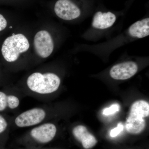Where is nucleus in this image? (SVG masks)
Returning a JSON list of instances; mask_svg holds the SVG:
<instances>
[{
	"mask_svg": "<svg viewBox=\"0 0 149 149\" xmlns=\"http://www.w3.org/2000/svg\"><path fill=\"white\" fill-rule=\"evenodd\" d=\"M27 85L31 91L40 94L54 93L58 89L61 80L56 74L51 72L42 74L32 73L27 79Z\"/></svg>",
	"mask_w": 149,
	"mask_h": 149,
	"instance_id": "obj_1",
	"label": "nucleus"
},
{
	"mask_svg": "<svg viewBox=\"0 0 149 149\" xmlns=\"http://www.w3.org/2000/svg\"><path fill=\"white\" fill-rule=\"evenodd\" d=\"M28 39L21 34L13 35L5 40L2 46L3 57L8 62L16 61L19 54L27 52L29 48Z\"/></svg>",
	"mask_w": 149,
	"mask_h": 149,
	"instance_id": "obj_2",
	"label": "nucleus"
},
{
	"mask_svg": "<svg viewBox=\"0 0 149 149\" xmlns=\"http://www.w3.org/2000/svg\"><path fill=\"white\" fill-rule=\"evenodd\" d=\"M34 45L36 54L42 58H47L53 52V40L49 33L46 30L37 33L34 38Z\"/></svg>",
	"mask_w": 149,
	"mask_h": 149,
	"instance_id": "obj_3",
	"label": "nucleus"
},
{
	"mask_svg": "<svg viewBox=\"0 0 149 149\" xmlns=\"http://www.w3.org/2000/svg\"><path fill=\"white\" fill-rule=\"evenodd\" d=\"M46 115L45 111L42 109H32L18 116L15 118V123L20 128L37 125L44 120Z\"/></svg>",
	"mask_w": 149,
	"mask_h": 149,
	"instance_id": "obj_4",
	"label": "nucleus"
},
{
	"mask_svg": "<svg viewBox=\"0 0 149 149\" xmlns=\"http://www.w3.org/2000/svg\"><path fill=\"white\" fill-rule=\"evenodd\" d=\"M57 16L65 20H71L79 17L80 8L70 0H58L54 6Z\"/></svg>",
	"mask_w": 149,
	"mask_h": 149,
	"instance_id": "obj_5",
	"label": "nucleus"
},
{
	"mask_svg": "<svg viewBox=\"0 0 149 149\" xmlns=\"http://www.w3.org/2000/svg\"><path fill=\"white\" fill-rule=\"evenodd\" d=\"M138 70V65L136 63L125 62L113 66L110 70V75L115 80H127L135 75Z\"/></svg>",
	"mask_w": 149,
	"mask_h": 149,
	"instance_id": "obj_6",
	"label": "nucleus"
},
{
	"mask_svg": "<svg viewBox=\"0 0 149 149\" xmlns=\"http://www.w3.org/2000/svg\"><path fill=\"white\" fill-rule=\"evenodd\" d=\"M57 129L55 125L51 123H46L33 128L31 131L32 138L38 142L47 143L54 138Z\"/></svg>",
	"mask_w": 149,
	"mask_h": 149,
	"instance_id": "obj_7",
	"label": "nucleus"
},
{
	"mask_svg": "<svg viewBox=\"0 0 149 149\" xmlns=\"http://www.w3.org/2000/svg\"><path fill=\"white\" fill-rule=\"evenodd\" d=\"M72 133L75 138L82 143L83 148L86 149L95 146L97 141L95 136L88 131L87 128L79 125L73 128Z\"/></svg>",
	"mask_w": 149,
	"mask_h": 149,
	"instance_id": "obj_8",
	"label": "nucleus"
},
{
	"mask_svg": "<svg viewBox=\"0 0 149 149\" xmlns=\"http://www.w3.org/2000/svg\"><path fill=\"white\" fill-rule=\"evenodd\" d=\"M146 125V120L142 116L130 112L125 123V128L128 133L139 134L145 129Z\"/></svg>",
	"mask_w": 149,
	"mask_h": 149,
	"instance_id": "obj_9",
	"label": "nucleus"
},
{
	"mask_svg": "<svg viewBox=\"0 0 149 149\" xmlns=\"http://www.w3.org/2000/svg\"><path fill=\"white\" fill-rule=\"evenodd\" d=\"M116 20V17L110 12L96 13L93 19L92 25L96 29H105L111 27Z\"/></svg>",
	"mask_w": 149,
	"mask_h": 149,
	"instance_id": "obj_10",
	"label": "nucleus"
},
{
	"mask_svg": "<svg viewBox=\"0 0 149 149\" xmlns=\"http://www.w3.org/2000/svg\"><path fill=\"white\" fill-rule=\"evenodd\" d=\"M130 36L138 38H142L149 35V18L144 19L133 23L128 29Z\"/></svg>",
	"mask_w": 149,
	"mask_h": 149,
	"instance_id": "obj_11",
	"label": "nucleus"
},
{
	"mask_svg": "<svg viewBox=\"0 0 149 149\" xmlns=\"http://www.w3.org/2000/svg\"><path fill=\"white\" fill-rule=\"evenodd\" d=\"M19 100L16 96L7 95L3 92L0 91V111H3L7 107L14 109L18 107Z\"/></svg>",
	"mask_w": 149,
	"mask_h": 149,
	"instance_id": "obj_12",
	"label": "nucleus"
},
{
	"mask_svg": "<svg viewBox=\"0 0 149 149\" xmlns=\"http://www.w3.org/2000/svg\"><path fill=\"white\" fill-rule=\"evenodd\" d=\"M119 109V106L117 104H113L109 108H107L104 110L103 114L106 116L113 114L116 112L118 111Z\"/></svg>",
	"mask_w": 149,
	"mask_h": 149,
	"instance_id": "obj_13",
	"label": "nucleus"
},
{
	"mask_svg": "<svg viewBox=\"0 0 149 149\" xmlns=\"http://www.w3.org/2000/svg\"><path fill=\"white\" fill-rule=\"evenodd\" d=\"M123 129V125L122 123H118L117 127L113 128L111 131L110 136L111 137H116L120 132H122Z\"/></svg>",
	"mask_w": 149,
	"mask_h": 149,
	"instance_id": "obj_14",
	"label": "nucleus"
},
{
	"mask_svg": "<svg viewBox=\"0 0 149 149\" xmlns=\"http://www.w3.org/2000/svg\"><path fill=\"white\" fill-rule=\"evenodd\" d=\"M8 126V123L6 119L0 115V134L6 130Z\"/></svg>",
	"mask_w": 149,
	"mask_h": 149,
	"instance_id": "obj_15",
	"label": "nucleus"
},
{
	"mask_svg": "<svg viewBox=\"0 0 149 149\" xmlns=\"http://www.w3.org/2000/svg\"><path fill=\"white\" fill-rule=\"evenodd\" d=\"M7 26V22L3 15L0 14V32L6 29Z\"/></svg>",
	"mask_w": 149,
	"mask_h": 149,
	"instance_id": "obj_16",
	"label": "nucleus"
}]
</instances>
